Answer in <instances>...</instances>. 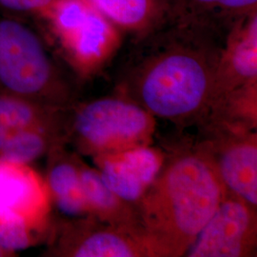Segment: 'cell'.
Segmentation results:
<instances>
[{
    "label": "cell",
    "mask_w": 257,
    "mask_h": 257,
    "mask_svg": "<svg viewBox=\"0 0 257 257\" xmlns=\"http://www.w3.org/2000/svg\"><path fill=\"white\" fill-rule=\"evenodd\" d=\"M228 31L185 17L134 41L117 93L155 117L177 124L202 120Z\"/></svg>",
    "instance_id": "6da1fadb"
},
{
    "label": "cell",
    "mask_w": 257,
    "mask_h": 257,
    "mask_svg": "<svg viewBox=\"0 0 257 257\" xmlns=\"http://www.w3.org/2000/svg\"><path fill=\"white\" fill-rule=\"evenodd\" d=\"M226 192L196 148L165 160L154 183L136 204L157 257L185 255Z\"/></svg>",
    "instance_id": "7a4b0ae2"
},
{
    "label": "cell",
    "mask_w": 257,
    "mask_h": 257,
    "mask_svg": "<svg viewBox=\"0 0 257 257\" xmlns=\"http://www.w3.org/2000/svg\"><path fill=\"white\" fill-rule=\"evenodd\" d=\"M0 92L68 110L74 91L47 45L26 18L0 12Z\"/></svg>",
    "instance_id": "3957f363"
},
{
    "label": "cell",
    "mask_w": 257,
    "mask_h": 257,
    "mask_svg": "<svg viewBox=\"0 0 257 257\" xmlns=\"http://www.w3.org/2000/svg\"><path fill=\"white\" fill-rule=\"evenodd\" d=\"M32 19L49 48L74 74L87 78L118 50L123 34L88 0H53Z\"/></svg>",
    "instance_id": "277c9868"
},
{
    "label": "cell",
    "mask_w": 257,
    "mask_h": 257,
    "mask_svg": "<svg viewBox=\"0 0 257 257\" xmlns=\"http://www.w3.org/2000/svg\"><path fill=\"white\" fill-rule=\"evenodd\" d=\"M156 117L117 93L69 110L66 140L82 155L93 156L152 145Z\"/></svg>",
    "instance_id": "5b68a950"
},
{
    "label": "cell",
    "mask_w": 257,
    "mask_h": 257,
    "mask_svg": "<svg viewBox=\"0 0 257 257\" xmlns=\"http://www.w3.org/2000/svg\"><path fill=\"white\" fill-rule=\"evenodd\" d=\"M48 256L157 257L143 232L86 215L60 221L50 235Z\"/></svg>",
    "instance_id": "8992f818"
},
{
    "label": "cell",
    "mask_w": 257,
    "mask_h": 257,
    "mask_svg": "<svg viewBox=\"0 0 257 257\" xmlns=\"http://www.w3.org/2000/svg\"><path fill=\"white\" fill-rule=\"evenodd\" d=\"M196 149L207 158L227 192L257 207L256 130L206 121Z\"/></svg>",
    "instance_id": "52a82bcc"
},
{
    "label": "cell",
    "mask_w": 257,
    "mask_h": 257,
    "mask_svg": "<svg viewBox=\"0 0 257 257\" xmlns=\"http://www.w3.org/2000/svg\"><path fill=\"white\" fill-rule=\"evenodd\" d=\"M257 246L256 208L226 192L186 255L249 257Z\"/></svg>",
    "instance_id": "ba28073f"
},
{
    "label": "cell",
    "mask_w": 257,
    "mask_h": 257,
    "mask_svg": "<svg viewBox=\"0 0 257 257\" xmlns=\"http://www.w3.org/2000/svg\"><path fill=\"white\" fill-rule=\"evenodd\" d=\"M105 185L136 205L154 183L165 163L163 153L152 145L92 157Z\"/></svg>",
    "instance_id": "9c48e42d"
},
{
    "label": "cell",
    "mask_w": 257,
    "mask_h": 257,
    "mask_svg": "<svg viewBox=\"0 0 257 257\" xmlns=\"http://www.w3.org/2000/svg\"><path fill=\"white\" fill-rule=\"evenodd\" d=\"M252 84H257V12L238 20L227 33L209 110L230 92Z\"/></svg>",
    "instance_id": "30bf717a"
},
{
    "label": "cell",
    "mask_w": 257,
    "mask_h": 257,
    "mask_svg": "<svg viewBox=\"0 0 257 257\" xmlns=\"http://www.w3.org/2000/svg\"><path fill=\"white\" fill-rule=\"evenodd\" d=\"M51 203L45 178L31 165L0 159V204L40 235L48 228Z\"/></svg>",
    "instance_id": "8fae6325"
},
{
    "label": "cell",
    "mask_w": 257,
    "mask_h": 257,
    "mask_svg": "<svg viewBox=\"0 0 257 257\" xmlns=\"http://www.w3.org/2000/svg\"><path fill=\"white\" fill-rule=\"evenodd\" d=\"M123 35L138 40L185 18L179 0H88Z\"/></svg>",
    "instance_id": "7c38bea8"
},
{
    "label": "cell",
    "mask_w": 257,
    "mask_h": 257,
    "mask_svg": "<svg viewBox=\"0 0 257 257\" xmlns=\"http://www.w3.org/2000/svg\"><path fill=\"white\" fill-rule=\"evenodd\" d=\"M58 143L48 153L45 177L51 201L66 215L82 217L88 215L83 194L79 162L80 157Z\"/></svg>",
    "instance_id": "4fadbf2b"
},
{
    "label": "cell",
    "mask_w": 257,
    "mask_h": 257,
    "mask_svg": "<svg viewBox=\"0 0 257 257\" xmlns=\"http://www.w3.org/2000/svg\"><path fill=\"white\" fill-rule=\"evenodd\" d=\"M79 170L88 215L116 227L145 233L136 205L127 202L110 190L103 182L97 169L84 163L81 158Z\"/></svg>",
    "instance_id": "5bb4252c"
},
{
    "label": "cell",
    "mask_w": 257,
    "mask_h": 257,
    "mask_svg": "<svg viewBox=\"0 0 257 257\" xmlns=\"http://www.w3.org/2000/svg\"><path fill=\"white\" fill-rule=\"evenodd\" d=\"M70 109L47 107L0 92V127L11 132L22 128H44L62 134L66 138Z\"/></svg>",
    "instance_id": "9a60e30c"
},
{
    "label": "cell",
    "mask_w": 257,
    "mask_h": 257,
    "mask_svg": "<svg viewBox=\"0 0 257 257\" xmlns=\"http://www.w3.org/2000/svg\"><path fill=\"white\" fill-rule=\"evenodd\" d=\"M58 143H67L62 134L44 128H22L13 131L0 151V159L28 164L48 155Z\"/></svg>",
    "instance_id": "2e32d148"
},
{
    "label": "cell",
    "mask_w": 257,
    "mask_h": 257,
    "mask_svg": "<svg viewBox=\"0 0 257 257\" xmlns=\"http://www.w3.org/2000/svg\"><path fill=\"white\" fill-rule=\"evenodd\" d=\"M186 17L223 30L257 12V0H179Z\"/></svg>",
    "instance_id": "e0dca14e"
},
{
    "label": "cell",
    "mask_w": 257,
    "mask_h": 257,
    "mask_svg": "<svg viewBox=\"0 0 257 257\" xmlns=\"http://www.w3.org/2000/svg\"><path fill=\"white\" fill-rule=\"evenodd\" d=\"M39 237L22 217L0 204V247L17 253L34 246Z\"/></svg>",
    "instance_id": "ac0fdd59"
},
{
    "label": "cell",
    "mask_w": 257,
    "mask_h": 257,
    "mask_svg": "<svg viewBox=\"0 0 257 257\" xmlns=\"http://www.w3.org/2000/svg\"><path fill=\"white\" fill-rule=\"evenodd\" d=\"M53 0H0V12L22 18H34Z\"/></svg>",
    "instance_id": "d6986e66"
},
{
    "label": "cell",
    "mask_w": 257,
    "mask_h": 257,
    "mask_svg": "<svg viewBox=\"0 0 257 257\" xmlns=\"http://www.w3.org/2000/svg\"><path fill=\"white\" fill-rule=\"evenodd\" d=\"M10 134H11V131L0 127V151L5 145L7 139L9 138Z\"/></svg>",
    "instance_id": "ffe728a7"
},
{
    "label": "cell",
    "mask_w": 257,
    "mask_h": 257,
    "mask_svg": "<svg viewBox=\"0 0 257 257\" xmlns=\"http://www.w3.org/2000/svg\"><path fill=\"white\" fill-rule=\"evenodd\" d=\"M16 255H17L16 253H13V252H11L9 250L0 247V257H12L16 256Z\"/></svg>",
    "instance_id": "44dd1931"
}]
</instances>
